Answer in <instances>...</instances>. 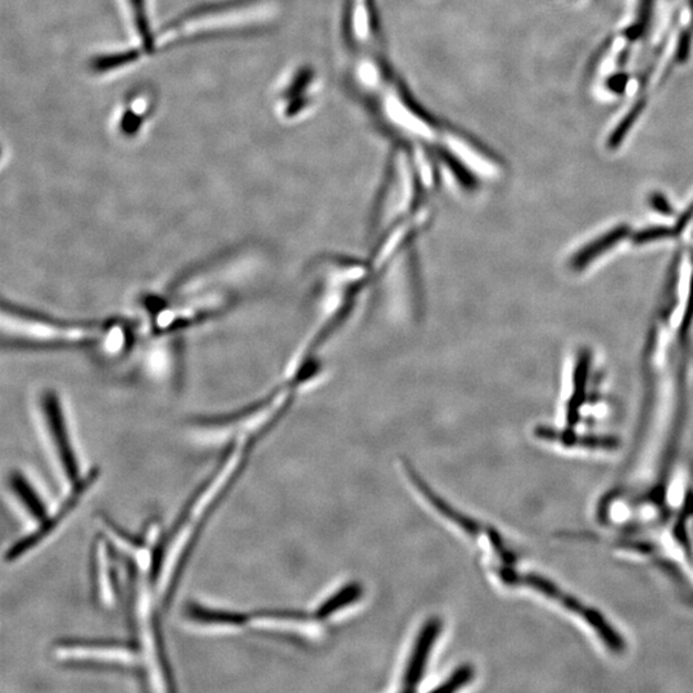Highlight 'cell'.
Wrapping results in <instances>:
<instances>
[{
	"mask_svg": "<svg viewBox=\"0 0 693 693\" xmlns=\"http://www.w3.org/2000/svg\"><path fill=\"white\" fill-rule=\"evenodd\" d=\"M344 37L353 85L384 128L402 139L436 148L454 165L484 168L485 154L430 121L402 91L379 48L374 0H348Z\"/></svg>",
	"mask_w": 693,
	"mask_h": 693,
	"instance_id": "6da1fadb",
	"label": "cell"
},
{
	"mask_svg": "<svg viewBox=\"0 0 693 693\" xmlns=\"http://www.w3.org/2000/svg\"><path fill=\"white\" fill-rule=\"evenodd\" d=\"M37 407L66 479L74 484L82 478V474H80L77 454L72 443L62 397L53 388H45L37 398Z\"/></svg>",
	"mask_w": 693,
	"mask_h": 693,
	"instance_id": "7a4b0ae2",
	"label": "cell"
},
{
	"mask_svg": "<svg viewBox=\"0 0 693 693\" xmlns=\"http://www.w3.org/2000/svg\"><path fill=\"white\" fill-rule=\"evenodd\" d=\"M98 476H99V470H98V469H91L86 476H82L76 483H74L70 493L63 500L59 508H57L53 514L48 515L47 519L39 523L35 531L20 538L17 542H14L13 545L8 548L7 554H5V562H17V560L21 559V557H24L28 552L33 551L34 548L37 547L43 540L47 539V538L62 524L63 520H65L66 517L75 510V508L79 505L83 497L88 493L91 485H94V483L97 482Z\"/></svg>",
	"mask_w": 693,
	"mask_h": 693,
	"instance_id": "3957f363",
	"label": "cell"
},
{
	"mask_svg": "<svg viewBox=\"0 0 693 693\" xmlns=\"http://www.w3.org/2000/svg\"><path fill=\"white\" fill-rule=\"evenodd\" d=\"M442 631L441 620L437 618H430L427 623L420 629L415 643L411 649L410 658H408L406 668H405L404 684L405 691H413L420 681L424 678L425 670H427L428 661H429L431 651L438 641Z\"/></svg>",
	"mask_w": 693,
	"mask_h": 693,
	"instance_id": "277c9868",
	"label": "cell"
},
{
	"mask_svg": "<svg viewBox=\"0 0 693 693\" xmlns=\"http://www.w3.org/2000/svg\"><path fill=\"white\" fill-rule=\"evenodd\" d=\"M184 612L191 622L204 626L244 628L253 623L252 612L209 608L198 602H189Z\"/></svg>",
	"mask_w": 693,
	"mask_h": 693,
	"instance_id": "5b68a950",
	"label": "cell"
},
{
	"mask_svg": "<svg viewBox=\"0 0 693 693\" xmlns=\"http://www.w3.org/2000/svg\"><path fill=\"white\" fill-rule=\"evenodd\" d=\"M315 83V74L311 68H302L293 76L292 82L287 84L283 93L286 100V116L295 117L311 107L313 94L311 89Z\"/></svg>",
	"mask_w": 693,
	"mask_h": 693,
	"instance_id": "8992f818",
	"label": "cell"
},
{
	"mask_svg": "<svg viewBox=\"0 0 693 693\" xmlns=\"http://www.w3.org/2000/svg\"><path fill=\"white\" fill-rule=\"evenodd\" d=\"M629 232H631V227L619 225L610 230L606 234L601 235L598 240L592 241V243L587 244L571 258V269H585L589 264L594 263L596 258L601 257L603 253L614 248L624 238L628 237Z\"/></svg>",
	"mask_w": 693,
	"mask_h": 693,
	"instance_id": "52a82bcc",
	"label": "cell"
},
{
	"mask_svg": "<svg viewBox=\"0 0 693 693\" xmlns=\"http://www.w3.org/2000/svg\"><path fill=\"white\" fill-rule=\"evenodd\" d=\"M10 487L19 502L24 506L26 513L33 516L37 524L47 519L49 515L47 505L37 493L33 483L20 471H13L10 476Z\"/></svg>",
	"mask_w": 693,
	"mask_h": 693,
	"instance_id": "ba28073f",
	"label": "cell"
},
{
	"mask_svg": "<svg viewBox=\"0 0 693 693\" xmlns=\"http://www.w3.org/2000/svg\"><path fill=\"white\" fill-rule=\"evenodd\" d=\"M591 355L588 350L579 353L574 371V392L568 407V421L575 424L579 419V411L585 401L587 382H588Z\"/></svg>",
	"mask_w": 693,
	"mask_h": 693,
	"instance_id": "9c48e42d",
	"label": "cell"
},
{
	"mask_svg": "<svg viewBox=\"0 0 693 693\" xmlns=\"http://www.w3.org/2000/svg\"><path fill=\"white\" fill-rule=\"evenodd\" d=\"M138 59H139V51L137 49H129V51L97 57L91 62V68L97 72L114 71L137 62Z\"/></svg>",
	"mask_w": 693,
	"mask_h": 693,
	"instance_id": "30bf717a",
	"label": "cell"
},
{
	"mask_svg": "<svg viewBox=\"0 0 693 693\" xmlns=\"http://www.w3.org/2000/svg\"><path fill=\"white\" fill-rule=\"evenodd\" d=\"M135 28L142 39L144 49H152L154 44V34L151 30L148 11H146V0H129Z\"/></svg>",
	"mask_w": 693,
	"mask_h": 693,
	"instance_id": "8fae6325",
	"label": "cell"
},
{
	"mask_svg": "<svg viewBox=\"0 0 693 693\" xmlns=\"http://www.w3.org/2000/svg\"><path fill=\"white\" fill-rule=\"evenodd\" d=\"M643 107H645V102L635 103L631 111L628 112L626 117L620 121L619 125L617 126L612 134L610 135L609 146L611 149L618 148L622 144L624 138L626 137L631 129L634 128L635 121L638 120L640 114H642Z\"/></svg>",
	"mask_w": 693,
	"mask_h": 693,
	"instance_id": "7c38bea8",
	"label": "cell"
},
{
	"mask_svg": "<svg viewBox=\"0 0 693 693\" xmlns=\"http://www.w3.org/2000/svg\"><path fill=\"white\" fill-rule=\"evenodd\" d=\"M474 678V669L470 665H462L454 670L453 674L447 678L441 686L437 687V691L453 692L457 689H464L470 684Z\"/></svg>",
	"mask_w": 693,
	"mask_h": 693,
	"instance_id": "4fadbf2b",
	"label": "cell"
},
{
	"mask_svg": "<svg viewBox=\"0 0 693 693\" xmlns=\"http://www.w3.org/2000/svg\"><path fill=\"white\" fill-rule=\"evenodd\" d=\"M678 230L675 227L668 226H652L649 229L641 230V232H635L632 240L634 244H646L650 241L665 240V238H672L678 234Z\"/></svg>",
	"mask_w": 693,
	"mask_h": 693,
	"instance_id": "5bb4252c",
	"label": "cell"
},
{
	"mask_svg": "<svg viewBox=\"0 0 693 693\" xmlns=\"http://www.w3.org/2000/svg\"><path fill=\"white\" fill-rule=\"evenodd\" d=\"M142 116H139L137 112L131 111V109L126 111L120 120V130L123 135H128V137L137 134L142 128Z\"/></svg>",
	"mask_w": 693,
	"mask_h": 693,
	"instance_id": "9a60e30c",
	"label": "cell"
},
{
	"mask_svg": "<svg viewBox=\"0 0 693 693\" xmlns=\"http://www.w3.org/2000/svg\"><path fill=\"white\" fill-rule=\"evenodd\" d=\"M652 0H642V5H641V19L638 24L634 25V28L629 30L632 33V36L638 37L642 34L643 28H645L647 19H649L650 10H651Z\"/></svg>",
	"mask_w": 693,
	"mask_h": 693,
	"instance_id": "2e32d148",
	"label": "cell"
},
{
	"mask_svg": "<svg viewBox=\"0 0 693 693\" xmlns=\"http://www.w3.org/2000/svg\"><path fill=\"white\" fill-rule=\"evenodd\" d=\"M650 203H651L652 209H657V211L660 212V214L668 216L673 214L672 206H670V203L668 201H666V198L664 197L663 194H660V193H655V194H652L651 198H650Z\"/></svg>",
	"mask_w": 693,
	"mask_h": 693,
	"instance_id": "e0dca14e",
	"label": "cell"
},
{
	"mask_svg": "<svg viewBox=\"0 0 693 693\" xmlns=\"http://www.w3.org/2000/svg\"><path fill=\"white\" fill-rule=\"evenodd\" d=\"M693 319V278L691 287H689V301H687L686 311H684L683 320H681V333L684 335V333L689 329V325L692 323Z\"/></svg>",
	"mask_w": 693,
	"mask_h": 693,
	"instance_id": "ac0fdd59",
	"label": "cell"
},
{
	"mask_svg": "<svg viewBox=\"0 0 693 693\" xmlns=\"http://www.w3.org/2000/svg\"><path fill=\"white\" fill-rule=\"evenodd\" d=\"M689 40H691L689 34H683V35H681L680 44H678V59L684 60L687 59V54H689Z\"/></svg>",
	"mask_w": 693,
	"mask_h": 693,
	"instance_id": "d6986e66",
	"label": "cell"
},
{
	"mask_svg": "<svg viewBox=\"0 0 693 693\" xmlns=\"http://www.w3.org/2000/svg\"><path fill=\"white\" fill-rule=\"evenodd\" d=\"M693 218V203L691 206L689 207V209H686V211L681 214L680 220H678L677 226H675V229L678 230V232H681V229H684V226L687 225V224L689 223Z\"/></svg>",
	"mask_w": 693,
	"mask_h": 693,
	"instance_id": "ffe728a7",
	"label": "cell"
},
{
	"mask_svg": "<svg viewBox=\"0 0 693 693\" xmlns=\"http://www.w3.org/2000/svg\"><path fill=\"white\" fill-rule=\"evenodd\" d=\"M628 83V76L626 75H620V76H614V79L610 82V88L614 89L615 91H623Z\"/></svg>",
	"mask_w": 693,
	"mask_h": 693,
	"instance_id": "44dd1931",
	"label": "cell"
}]
</instances>
